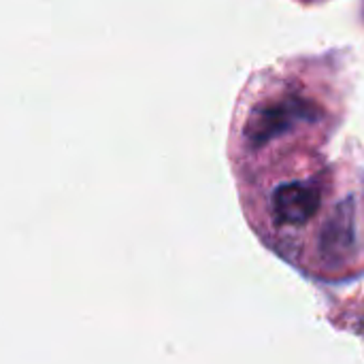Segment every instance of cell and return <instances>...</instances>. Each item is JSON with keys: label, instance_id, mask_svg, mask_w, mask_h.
<instances>
[{"label": "cell", "instance_id": "cell-1", "mask_svg": "<svg viewBox=\"0 0 364 364\" xmlns=\"http://www.w3.org/2000/svg\"><path fill=\"white\" fill-rule=\"evenodd\" d=\"M316 113L318 111L314 109V105L299 96L269 100L254 109L245 126V139L252 145H264L271 139L292 130L296 124L311 119Z\"/></svg>", "mask_w": 364, "mask_h": 364}]
</instances>
